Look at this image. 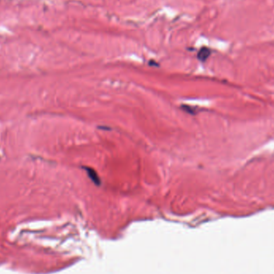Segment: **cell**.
I'll use <instances>...</instances> for the list:
<instances>
[{
    "label": "cell",
    "mask_w": 274,
    "mask_h": 274,
    "mask_svg": "<svg viewBox=\"0 0 274 274\" xmlns=\"http://www.w3.org/2000/svg\"><path fill=\"white\" fill-rule=\"evenodd\" d=\"M183 109L186 112H188V113H190V114H193V113H194V112H193V111L192 110V108H189V107L183 106Z\"/></svg>",
    "instance_id": "cell-3"
},
{
    "label": "cell",
    "mask_w": 274,
    "mask_h": 274,
    "mask_svg": "<svg viewBox=\"0 0 274 274\" xmlns=\"http://www.w3.org/2000/svg\"><path fill=\"white\" fill-rule=\"evenodd\" d=\"M85 171L87 172L89 178L92 180L93 183H95L96 185H99L100 184V179H99L98 174L96 173L95 170L90 168H85Z\"/></svg>",
    "instance_id": "cell-1"
},
{
    "label": "cell",
    "mask_w": 274,
    "mask_h": 274,
    "mask_svg": "<svg viewBox=\"0 0 274 274\" xmlns=\"http://www.w3.org/2000/svg\"><path fill=\"white\" fill-rule=\"evenodd\" d=\"M211 54V51L207 47H202L201 50L199 51V52L197 54V58L199 59V60L202 61V62H205L207 59L209 58V55Z\"/></svg>",
    "instance_id": "cell-2"
}]
</instances>
